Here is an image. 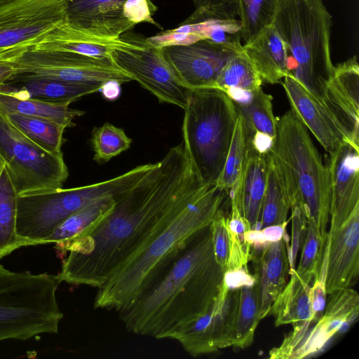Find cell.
<instances>
[{
	"label": "cell",
	"mask_w": 359,
	"mask_h": 359,
	"mask_svg": "<svg viewBox=\"0 0 359 359\" xmlns=\"http://www.w3.org/2000/svg\"><path fill=\"white\" fill-rule=\"evenodd\" d=\"M154 9L149 0H126L123 4L125 17L135 25L148 22L158 26L151 15Z\"/></svg>",
	"instance_id": "ee69618b"
},
{
	"label": "cell",
	"mask_w": 359,
	"mask_h": 359,
	"mask_svg": "<svg viewBox=\"0 0 359 359\" xmlns=\"http://www.w3.org/2000/svg\"><path fill=\"white\" fill-rule=\"evenodd\" d=\"M228 196L215 184L209 187L98 287L94 307L118 313L130 305L165 273L189 241L210 225Z\"/></svg>",
	"instance_id": "3957f363"
},
{
	"label": "cell",
	"mask_w": 359,
	"mask_h": 359,
	"mask_svg": "<svg viewBox=\"0 0 359 359\" xmlns=\"http://www.w3.org/2000/svg\"><path fill=\"white\" fill-rule=\"evenodd\" d=\"M18 196L8 168L0 158V260L25 247L16 232Z\"/></svg>",
	"instance_id": "1f68e13d"
},
{
	"label": "cell",
	"mask_w": 359,
	"mask_h": 359,
	"mask_svg": "<svg viewBox=\"0 0 359 359\" xmlns=\"http://www.w3.org/2000/svg\"><path fill=\"white\" fill-rule=\"evenodd\" d=\"M6 61L15 65V74H34L71 83L103 84L115 80L124 83L133 80L110 57H96L68 51L29 48Z\"/></svg>",
	"instance_id": "8fae6325"
},
{
	"label": "cell",
	"mask_w": 359,
	"mask_h": 359,
	"mask_svg": "<svg viewBox=\"0 0 359 359\" xmlns=\"http://www.w3.org/2000/svg\"><path fill=\"white\" fill-rule=\"evenodd\" d=\"M239 297L240 288H229L223 282L210 308V320L207 330L208 342L212 353L232 345Z\"/></svg>",
	"instance_id": "4316f807"
},
{
	"label": "cell",
	"mask_w": 359,
	"mask_h": 359,
	"mask_svg": "<svg viewBox=\"0 0 359 359\" xmlns=\"http://www.w3.org/2000/svg\"><path fill=\"white\" fill-rule=\"evenodd\" d=\"M240 29L241 22L238 19L194 24L182 22L177 28L160 32L158 41L162 47L189 45L203 39L219 43L239 44L241 43Z\"/></svg>",
	"instance_id": "484cf974"
},
{
	"label": "cell",
	"mask_w": 359,
	"mask_h": 359,
	"mask_svg": "<svg viewBox=\"0 0 359 359\" xmlns=\"http://www.w3.org/2000/svg\"><path fill=\"white\" fill-rule=\"evenodd\" d=\"M224 204L217 211L210 225L215 259L226 270L230 252L231 236L229 229V215L224 210Z\"/></svg>",
	"instance_id": "60d3db41"
},
{
	"label": "cell",
	"mask_w": 359,
	"mask_h": 359,
	"mask_svg": "<svg viewBox=\"0 0 359 359\" xmlns=\"http://www.w3.org/2000/svg\"><path fill=\"white\" fill-rule=\"evenodd\" d=\"M121 83L115 80H110L104 82L100 91L104 98L108 100H114L119 97L121 93Z\"/></svg>",
	"instance_id": "bcb514c9"
},
{
	"label": "cell",
	"mask_w": 359,
	"mask_h": 359,
	"mask_svg": "<svg viewBox=\"0 0 359 359\" xmlns=\"http://www.w3.org/2000/svg\"><path fill=\"white\" fill-rule=\"evenodd\" d=\"M280 0H236L241 22V39L244 43L253 40L273 25Z\"/></svg>",
	"instance_id": "d590c367"
},
{
	"label": "cell",
	"mask_w": 359,
	"mask_h": 359,
	"mask_svg": "<svg viewBox=\"0 0 359 359\" xmlns=\"http://www.w3.org/2000/svg\"><path fill=\"white\" fill-rule=\"evenodd\" d=\"M67 0H7L0 4V61L32 48L66 22Z\"/></svg>",
	"instance_id": "7c38bea8"
},
{
	"label": "cell",
	"mask_w": 359,
	"mask_h": 359,
	"mask_svg": "<svg viewBox=\"0 0 359 359\" xmlns=\"http://www.w3.org/2000/svg\"><path fill=\"white\" fill-rule=\"evenodd\" d=\"M288 237L251 249L255 281L259 288L260 320L269 316L273 302L287 283L290 270Z\"/></svg>",
	"instance_id": "ffe728a7"
},
{
	"label": "cell",
	"mask_w": 359,
	"mask_h": 359,
	"mask_svg": "<svg viewBox=\"0 0 359 359\" xmlns=\"http://www.w3.org/2000/svg\"><path fill=\"white\" fill-rule=\"evenodd\" d=\"M327 237L321 236L318 229L307 222L306 237L302 246L299 262L295 272L306 283L316 278L321 266Z\"/></svg>",
	"instance_id": "74e56055"
},
{
	"label": "cell",
	"mask_w": 359,
	"mask_h": 359,
	"mask_svg": "<svg viewBox=\"0 0 359 359\" xmlns=\"http://www.w3.org/2000/svg\"><path fill=\"white\" fill-rule=\"evenodd\" d=\"M272 100V96L260 88L249 93L243 99L233 102L248 136L274 140L278 118L273 112Z\"/></svg>",
	"instance_id": "f546056e"
},
{
	"label": "cell",
	"mask_w": 359,
	"mask_h": 359,
	"mask_svg": "<svg viewBox=\"0 0 359 359\" xmlns=\"http://www.w3.org/2000/svg\"><path fill=\"white\" fill-rule=\"evenodd\" d=\"M6 1H7V0H0V4L2 3V2H4Z\"/></svg>",
	"instance_id": "c3c4849f"
},
{
	"label": "cell",
	"mask_w": 359,
	"mask_h": 359,
	"mask_svg": "<svg viewBox=\"0 0 359 359\" xmlns=\"http://www.w3.org/2000/svg\"><path fill=\"white\" fill-rule=\"evenodd\" d=\"M270 154L287 181L292 208L297 207L308 223L327 236L330 191L328 170L306 128L290 109L278 118Z\"/></svg>",
	"instance_id": "277c9868"
},
{
	"label": "cell",
	"mask_w": 359,
	"mask_h": 359,
	"mask_svg": "<svg viewBox=\"0 0 359 359\" xmlns=\"http://www.w3.org/2000/svg\"><path fill=\"white\" fill-rule=\"evenodd\" d=\"M120 38L127 44L110 52L112 62L160 102L184 109L189 89L178 82L165 62L161 48L155 47L147 37L132 29L123 33Z\"/></svg>",
	"instance_id": "30bf717a"
},
{
	"label": "cell",
	"mask_w": 359,
	"mask_h": 359,
	"mask_svg": "<svg viewBox=\"0 0 359 359\" xmlns=\"http://www.w3.org/2000/svg\"><path fill=\"white\" fill-rule=\"evenodd\" d=\"M119 198L104 197L73 213L55 228L43 244L55 243L57 251L65 254L69 243L104 218Z\"/></svg>",
	"instance_id": "f1b7e54d"
},
{
	"label": "cell",
	"mask_w": 359,
	"mask_h": 359,
	"mask_svg": "<svg viewBox=\"0 0 359 359\" xmlns=\"http://www.w3.org/2000/svg\"><path fill=\"white\" fill-rule=\"evenodd\" d=\"M241 48V43H219L203 39L161 48L178 82L187 89H200L216 88L222 69Z\"/></svg>",
	"instance_id": "4fadbf2b"
},
{
	"label": "cell",
	"mask_w": 359,
	"mask_h": 359,
	"mask_svg": "<svg viewBox=\"0 0 359 359\" xmlns=\"http://www.w3.org/2000/svg\"><path fill=\"white\" fill-rule=\"evenodd\" d=\"M22 133L48 152H62L65 127L55 121L20 114H5Z\"/></svg>",
	"instance_id": "836d02e7"
},
{
	"label": "cell",
	"mask_w": 359,
	"mask_h": 359,
	"mask_svg": "<svg viewBox=\"0 0 359 359\" xmlns=\"http://www.w3.org/2000/svg\"><path fill=\"white\" fill-rule=\"evenodd\" d=\"M359 65L353 56L334 67L322 102L359 149Z\"/></svg>",
	"instance_id": "e0dca14e"
},
{
	"label": "cell",
	"mask_w": 359,
	"mask_h": 359,
	"mask_svg": "<svg viewBox=\"0 0 359 359\" xmlns=\"http://www.w3.org/2000/svg\"><path fill=\"white\" fill-rule=\"evenodd\" d=\"M127 44L121 39L96 38L78 31L65 22L57 26L32 48L80 53L96 57H109L110 52Z\"/></svg>",
	"instance_id": "d4e9b609"
},
{
	"label": "cell",
	"mask_w": 359,
	"mask_h": 359,
	"mask_svg": "<svg viewBox=\"0 0 359 359\" xmlns=\"http://www.w3.org/2000/svg\"><path fill=\"white\" fill-rule=\"evenodd\" d=\"M269 153L258 152L247 139L243 169L237 184L229 194L230 203L237 207L251 229L259 226L266 186Z\"/></svg>",
	"instance_id": "7402d4cb"
},
{
	"label": "cell",
	"mask_w": 359,
	"mask_h": 359,
	"mask_svg": "<svg viewBox=\"0 0 359 359\" xmlns=\"http://www.w3.org/2000/svg\"><path fill=\"white\" fill-rule=\"evenodd\" d=\"M58 275L13 272L0 264V341L55 334L63 313L56 291Z\"/></svg>",
	"instance_id": "ba28073f"
},
{
	"label": "cell",
	"mask_w": 359,
	"mask_h": 359,
	"mask_svg": "<svg viewBox=\"0 0 359 359\" xmlns=\"http://www.w3.org/2000/svg\"><path fill=\"white\" fill-rule=\"evenodd\" d=\"M224 273L215 259L209 225L189 241L161 278L118 312L120 319L132 333L169 338L208 311L222 289Z\"/></svg>",
	"instance_id": "7a4b0ae2"
},
{
	"label": "cell",
	"mask_w": 359,
	"mask_h": 359,
	"mask_svg": "<svg viewBox=\"0 0 359 359\" xmlns=\"http://www.w3.org/2000/svg\"><path fill=\"white\" fill-rule=\"evenodd\" d=\"M323 315L290 346L271 358H302L320 351L342 327L350 325L359 315V294L351 287L329 294Z\"/></svg>",
	"instance_id": "5bb4252c"
},
{
	"label": "cell",
	"mask_w": 359,
	"mask_h": 359,
	"mask_svg": "<svg viewBox=\"0 0 359 359\" xmlns=\"http://www.w3.org/2000/svg\"><path fill=\"white\" fill-rule=\"evenodd\" d=\"M0 111L4 114H20L48 119L65 128L75 126L73 120L85 114L72 109L69 104L47 102L34 98H18L0 92Z\"/></svg>",
	"instance_id": "4dcf8cb0"
},
{
	"label": "cell",
	"mask_w": 359,
	"mask_h": 359,
	"mask_svg": "<svg viewBox=\"0 0 359 359\" xmlns=\"http://www.w3.org/2000/svg\"><path fill=\"white\" fill-rule=\"evenodd\" d=\"M292 210V243L288 249L290 259V270L295 269L297 252L303 245L307 229V219L302 211L297 207Z\"/></svg>",
	"instance_id": "b9f144b4"
},
{
	"label": "cell",
	"mask_w": 359,
	"mask_h": 359,
	"mask_svg": "<svg viewBox=\"0 0 359 359\" xmlns=\"http://www.w3.org/2000/svg\"><path fill=\"white\" fill-rule=\"evenodd\" d=\"M154 165V163L139 165L123 175L90 185L18 195V236L25 247L43 244L44 240L69 216L104 197L122 196Z\"/></svg>",
	"instance_id": "52a82bcc"
},
{
	"label": "cell",
	"mask_w": 359,
	"mask_h": 359,
	"mask_svg": "<svg viewBox=\"0 0 359 359\" xmlns=\"http://www.w3.org/2000/svg\"><path fill=\"white\" fill-rule=\"evenodd\" d=\"M126 0H67L66 22L84 34L104 39H118L135 24L123 14Z\"/></svg>",
	"instance_id": "d6986e66"
},
{
	"label": "cell",
	"mask_w": 359,
	"mask_h": 359,
	"mask_svg": "<svg viewBox=\"0 0 359 359\" xmlns=\"http://www.w3.org/2000/svg\"><path fill=\"white\" fill-rule=\"evenodd\" d=\"M332 19L323 0H280L273 23L294 60L290 74L320 102L334 67Z\"/></svg>",
	"instance_id": "5b68a950"
},
{
	"label": "cell",
	"mask_w": 359,
	"mask_h": 359,
	"mask_svg": "<svg viewBox=\"0 0 359 359\" xmlns=\"http://www.w3.org/2000/svg\"><path fill=\"white\" fill-rule=\"evenodd\" d=\"M101 83H71L29 74H15L0 86V92L18 98H34L69 104L79 98L100 91Z\"/></svg>",
	"instance_id": "603a6c76"
},
{
	"label": "cell",
	"mask_w": 359,
	"mask_h": 359,
	"mask_svg": "<svg viewBox=\"0 0 359 359\" xmlns=\"http://www.w3.org/2000/svg\"><path fill=\"white\" fill-rule=\"evenodd\" d=\"M289 282L273 302L269 315L274 317L276 327L292 323L293 330L279 346L273 348L274 352H280L290 346L314 323L311 285L302 280L295 269L289 271Z\"/></svg>",
	"instance_id": "44dd1931"
},
{
	"label": "cell",
	"mask_w": 359,
	"mask_h": 359,
	"mask_svg": "<svg viewBox=\"0 0 359 359\" xmlns=\"http://www.w3.org/2000/svg\"><path fill=\"white\" fill-rule=\"evenodd\" d=\"M194 12L183 23L205 21H231L237 19L236 0H191Z\"/></svg>",
	"instance_id": "ab89813d"
},
{
	"label": "cell",
	"mask_w": 359,
	"mask_h": 359,
	"mask_svg": "<svg viewBox=\"0 0 359 359\" xmlns=\"http://www.w3.org/2000/svg\"><path fill=\"white\" fill-rule=\"evenodd\" d=\"M282 84L291 110L329 154L344 144H349L359 149L324 104L292 74L285 76Z\"/></svg>",
	"instance_id": "2e32d148"
},
{
	"label": "cell",
	"mask_w": 359,
	"mask_h": 359,
	"mask_svg": "<svg viewBox=\"0 0 359 359\" xmlns=\"http://www.w3.org/2000/svg\"><path fill=\"white\" fill-rule=\"evenodd\" d=\"M91 143L94 160L98 163H103L127 150L132 140L123 129L105 123L100 127L94 128Z\"/></svg>",
	"instance_id": "f35d334b"
},
{
	"label": "cell",
	"mask_w": 359,
	"mask_h": 359,
	"mask_svg": "<svg viewBox=\"0 0 359 359\" xmlns=\"http://www.w3.org/2000/svg\"><path fill=\"white\" fill-rule=\"evenodd\" d=\"M286 224L266 226L259 229H250L245 233V239L251 249H258L265 245L283 238L286 234Z\"/></svg>",
	"instance_id": "7bdbcfd3"
},
{
	"label": "cell",
	"mask_w": 359,
	"mask_h": 359,
	"mask_svg": "<svg viewBox=\"0 0 359 359\" xmlns=\"http://www.w3.org/2000/svg\"><path fill=\"white\" fill-rule=\"evenodd\" d=\"M247 150V138L241 116L238 118L231 144L222 170L215 185L228 194L236 187L239 180Z\"/></svg>",
	"instance_id": "8d00e7d4"
},
{
	"label": "cell",
	"mask_w": 359,
	"mask_h": 359,
	"mask_svg": "<svg viewBox=\"0 0 359 359\" xmlns=\"http://www.w3.org/2000/svg\"><path fill=\"white\" fill-rule=\"evenodd\" d=\"M262 79L241 49L223 67L216 81V88L233 100L262 88Z\"/></svg>",
	"instance_id": "d6a6232c"
},
{
	"label": "cell",
	"mask_w": 359,
	"mask_h": 359,
	"mask_svg": "<svg viewBox=\"0 0 359 359\" xmlns=\"http://www.w3.org/2000/svg\"><path fill=\"white\" fill-rule=\"evenodd\" d=\"M182 125L183 144L203 184H215L231 144L238 113L217 88L189 89Z\"/></svg>",
	"instance_id": "8992f818"
},
{
	"label": "cell",
	"mask_w": 359,
	"mask_h": 359,
	"mask_svg": "<svg viewBox=\"0 0 359 359\" xmlns=\"http://www.w3.org/2000/svg\"><path fill=\"white\" fill-rule=\"evenodd\" d=\"M242 50L262 81L278 83L290 74L287 46L273 25L242 45Z\"/></svg>",
	"instance_id": "cb8c5ba5"
},
{
	"label": "cell",
	"mask_w": 359,
	"mask_h": 359,
	"mask_svg": "<svg viewBox=\"0 0 359 359\" xmlns=\"http://www.w3.org/2000/svg\"><path fill=\"white\" fill-rule=\"evenodd\" d=\"M291 208L287 181L280 165L269 152L266 186L257 229L286 224Z\"/></svg>",
	"instance_id": "83f0119b"
},
{
	"label": "cell",
	"mask_w": 359,
	"mask_h": 359,
	"mask_svg": "<svg viewBox=\"0 0 359 359\" xmlns=\"http://www.w3.org/2000/svg\"><path fill=\"white\" fill-rule=\"evenodd\" d=\"M224 283L229 288H241L245 285H251L255 283V278L248 269L233 271H225Z\"/></svg>",
	"instance_id": "f6af8a7d"
},
{
	"label": "cell",
	"mask_w": 359,
	"mask_h": 359,
	"mask_svg": "<svg viewBox=\"0 0 359 359\" xmlns=\"http://www.w3.org/2000/svg\"><path fill=\"white\" fill-rule=\"evenodd\" d=\"M0 158L18 194L62 188L69 171L63 154L46 151L22 133L0 111Z\"/></svg>",
	"instance_id": "9c48e42d"
},
{
	"label": "cell",
	"mask_w": 359,
	"mask_h": 359,
	"mask_svg": "<svg viewBox=\"0 0 359 359\" xmlns=\"http://www.w3.org/2000/svg\"><path fill=\"white\" fill-rule=\"evenodd\" d=\"M260 300L258 283L240 288L239 304L232 340L233 348L243 349L252 344L259 319Z\"/></svg>",
	"instance_id": "e575fe53"
},
{
	"label": "cell",
	"mask_w": 359,
	"mask_h": 359,
	"mask_svg": "<svg viewBox=\"0 0 359 359\" xmlns=\"http://www.w3.org/2000/svg\"><path fill=\"white\" fill-rule=\"evenodd\" d=\"M330 191V226L341 225L359 206V149L342 144L326 165Z\"/></svg>",
	"instance_id": "ac0fdd59"
},
{
	"label": "cell",
	"mask_w": 359,
	"mask_h": 359,
	"mask_svg": "<svg viewBox=\"0 0 359 359\" xmlns=\"http://www.w3.org/2000/svg\"><path fill=\"white\" fill-rule=\"evenodd\" d=\"M15 65L6 60L0 61V86L9 81L15 74Z\"/></svg>",
	"instance_id": "7dc6e473"
},
{
	"label": "cell",
	"mask_w": 359,
	"mask_h": 359,
	"mask_svg": "<svg viewBox=\"0 0 359 359\" xmlns=\"http://www.w3.org/2000/svg\"><path fill=\"white\" fill-rule=\"evenodd\" d=\"M210 186L196 174L183 142L171 148L104 218L69 243L58 276L100 287Z\"/></svg>",
	"instance_id": "6da1fadb"
},
{
	"label": "cell",
	"mask_w": 359,
	"mask_h": 359,
	"mask_svg": "<svg viewBox=\"0 0 359 359\" xmlns=\"http://www.w3.org/2000/svg\"><path fill=\"white\" fill-rule=\"evenodd\" d=\"M326 248L327 294L355 285L359 274V206L341 225L330 227Z\"/></svg>",
	"instance_id": "9a60e30c"
}]
</instances>
